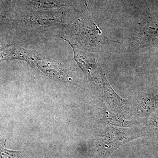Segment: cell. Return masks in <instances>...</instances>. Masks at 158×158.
I'll list each match as a JSON object with an SVG mask.
<instances>
[{"label":"cell","instance_id":"3","mask_svg":"<svg viewBox=\"0 0 158 158\" xmlns=\"http://www.w3.org/2000/svg\"><path fill=\"white\" fill-rule=\"evenodd\" d=\"M0 158H23L19 151L10 150L0 147Z\"/></svg>","mask_w":158,"mask_h":158},{"label":"cell","instance_id":"1","mask_svg":"<svg viewBox=\"0 0 158 158\" xmlns=\"http://www.w3.org/2000/svg\"><path fill=\"white\" fill-rule=\"evenodd\" d=\"M158 44V21L150 19L147 25L130 38L128 49L135 52L146 46Z\"/></svg>","mask_w":158,"mask_h":158},{"label":"cell","instance_id":"2","mask_svg":"<svg viewBox=\"0 0 158 158\" xmlns=\"http://www.w3.org/2000/svg\"><path fill=\"white\" fill-rule=\"evenodd\" d=\"M30 3L37 7L53 8L62 5L58 0H29Z\"/></svg>","mask_w":158,"mask_h":158},{"label":"cell","instance_id":"4","mask_svg":"<svg viewBox=\"0 0 158 158\" xmlns=\"http://www.w3.org/2000/svg\"><path fill=\"white\" fill-rule=\"evenodd\" d=\"M9 1H11V0H9Z\"/></svg>","mask_w":158,"mask_h":158}]
</instances>
